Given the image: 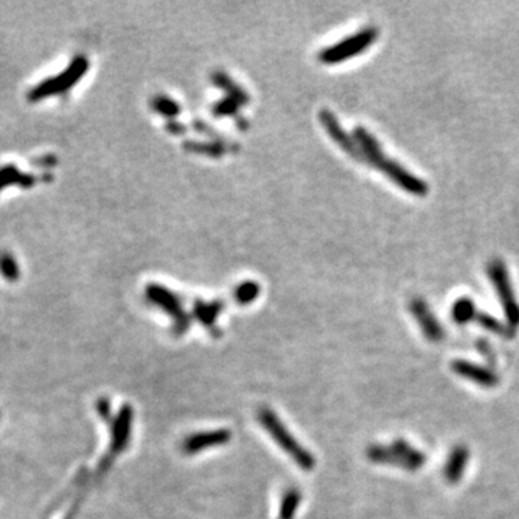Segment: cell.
<instances>
[{
    "label": "cell",
    "instance_id": "1",
    "mask_svg": "<svg viewBox=\"0 0 519 519\" xmlns=\"http://www.w3.org/2000/svg\"><path fill=\"white\" fill-rule=\"evenodd\" d=\"M354 139L365 161L381 170L388 179H391L402 191L417 196H424L426 194H428V185L423 179L414 176L411 172L401 166L398 162L387 157L378 140L367 128H364L362 126L356 127L354 130Z\"/></svg>",
    "mask_w": 519,
    "mask_h": 519
},
{
    "label": "cell",
    "instance_id": "2",
    "mask_svg": "<svg viewBox=\"0 0 519 519\" xmlns=\"http://www.w3.org/2000/svg\"><path fill=\"white\" fill-rule=\"evenodd\" d=\"M257 418L260 424L268 432L270 437L277 443L280 449L293 459L295 463L301 468L303 470H312L316 465L314 456L308 452L306 447H303L296 437L287 430L284 423L276 415V413L271 411L267 407L260 408Z\"/></svg>",
    "mask_w": 519,
    "mask_h": 519
},
{
    "label": "cell",
    "instance_id": "3",
    "mask_svg": "<svg viewBox=\"0 0 519 519\" xmlns=\"http://www.w3.org/2000/svg\"><path fill=\"white\" fill-rule=\"evenodd\" d=\"M367 457L375 465L394 466L408 472H415L426 465V454L402 439L389 444L369 446Z\"/></svg>",
    "mask_w": 519,
    "mask_h": 519
},
{
    "label": "cell",
    "instance_id": "4",
    "mask_svg": "<svg viewBox=\"0 0 519 519\" xmlns=\"http://www.w3.org/2000/svg\"><path fill=\"white\" fill-rule=\"evenodd\" d=\"M89 67H90V62L89 60H86V56L77 55L60 76H55L52 78L42 81L41 84L35 86V89H32L31 93L27 94L29 101L35 103V101L43 100L47 97L64 94L65 91L72 89V86L78 82V80H81L85 76V72L89 71Z\"/></svg>",
    "mask_w": 519,
    "mask_h": 519
},
{
    "label": "cell",
    "instance_id": "5",
    "mask_svg": "<svg viewBox=\"0 0 519 519\" xmlns=\"http://www.w3.org/2000/svg\"><path fill=\"white\" fill-rule=\"evenodd\" d=\"M378 39V29L369 26L360 29L359 32L345 38L343 41L325 48L319 54V61L326 65H335L351 60L352 56L362 54Z\"/></svg>",
    "mask_w": 519,
    "mask_h": 519
},
{
    "label": "cell",
    "instance_id": "6",
    "mask_svg": "<svg viewBox=\"0 0 519 519\" xmlns=\"http://www.w3.org/2000/svg\"><path fill=\"white\" fill-rule=\"evenodd\" d=\"M146 297L152 305L162 309L175 322L173 323V332L176 335H182L189 329L191 316L185 312L182 300L176 293H173L165 286L152 283L146 287Z\"/></svg>",
    "mask_w": 519,
    "mask_h": 519
},
{
    "label": "cell",
    "instance_id": "7",
    "mask_svg": "<svg viewBox=\"0 0 519 519\" xmlns=\"http://www.w3.org/2000/svg\"><path fill=\"white\" fill-rule=\"evenodd\" d=\"M487 276L495 287L500 306L505 312V316H507L508 326H519V303L516 301L507 266L500 260H494L487 266Z\"/></svg>",
    "mask_w": 519,
    "mask_h": 519
},
{
    "label": "cell",
    "instance_id": "8",
    "mask_svg": "<svg viewBox=\"0 0 519 519\" xmlns=\"http://www.w3.org/2000/svg\"><path fill=\"white\" fill-rule=\"evenodd\" d=\"M319 120L330 139L334 140L336 144H339V148L348 153L351 157L356 159V161H364V156L360 153V149L358 148V144L354 139V136H349L345 132L343 127L341 126L339 120L336 119V115L329 111V110H322L319 113Z\"/></svg>",
    "mask_w": 519,
    "mask_h": 519
},
{
    "label": "cell",
    "instance_id": "9",
    "mask_svg": "<svg viewBox=\"0 0 519 519\" xmlns=\"http://www.w3.org/2000/svg\"><path fill=\"white\" fill-rule=\"evenodd\" d=\"M231 431L227 428H216L208 431H199L187 436L182 443V452L185 454H198L212 447L224 446L231 440Z\"/></svg>",
    "mask_w": 519,
    "mask_h": 519
},
{
    "label": "cell",
    "instance_id": "10",
    "mask_svg": "<svg viewBox=\"0 0 519 519\" xmlns=\"http://www.w3.org/2000/svg\"><path fill=\"white\" fill-rule=\"evenodd\" d=\"M410 312L418 326H420L426 339L430 342H440L444 339V329L440 321L423 299H413L410 303Z\"/></svg>",
    "mask_w": 519,
    "mask_h": 519
},
{
    "label": "cell",
    "instance_id": "11",
    "mask_svg": "<svg viewBox=\"0 0 519 519\" xmlns=\"http://www.w3.org/2000/svg\"><path fill=\"white\" fill-rule=\"evenodd\" d=\"M452 371L456 375H459L460 378H465L483 388L496 387L499 381V377L494 371H490L486 367L469 362V360H463V359L454 360V362L452 364Z\"/></svg>",
    "mask_w": 519,
    "mask_h": 519
},
{
    "label": "cell",
    "instance_id": "12",
    "mask_svg": "<svg viewBox=\"0 0 519 519\" xmlns=\"http://www.w3.org/2000/svg\"><path fill=\"white\" fill-rule=\"evenodd\" d=\"M133 427V408L130 406H124L120 413L115 417L111 428V452L119 454L122 453L128 441L130 435H132Z\"/></svg>",
    "mask_w": 519,
    "mask_h": 519
},
{
    "label": "cell",
    "instance_id": "13",
    "mask_svg": "<svg viewBox=\"0 0 519 519\" xmlns=\"http://www.w3.org/2000/svg\"><path fill=\"white\" fill-rule=\"evenodd\" d=\"M469 449L466 446H456L452 449V452L447 456L446 465H444V479L456 485L461 479H463L465 470L469 463Z\"/></svg>",
    "mask_w": 519,
    "mask_h": 519
},
{
    "label": "cell",
    "instance_id": "14",
    "mask_svg": "<svg viewBox=\"0 0 519 519\" xmlns=\"http://www.w3.org/2000/svg\"><path fill=\"white\" fill-rule=\"evenodd\" d=\"M212 82L216 86H218V89L224 90L227 93V97L235 100L241 107L245 106V104H249L250 97H249L247 91H245L244 89H241V86L235 81L231 80L225 74V72H222V71L214 72V74H212Z\"/></svg>",
    "mask_w": 519,
    "mask_h": 519
},
{
    "label": "cell",
    "instance_id": "15",
    "mask_svg": "<svg viewBox=\"0 0 519 519\" xmlns=\"http://www.w3.org/2000/svg\"><path fill=\"white\" fill-rule=\"evenodd\" d=\"M222 309H224V303L220 300H214L209 303L196 300L194 306V314L205 327L212 329L215 326L216 319H218V316L221 314Z\"/></svg>",
    "mask_w": 519,
    "mask_h": 519
},
{
    "label": "cell",
    "instance_id": "16",
    "mask_svg": "<svg viewBox=\"0 0 519 519\" xmlns=\"http://www.w3.org/2000/svg\"><path fill=\"white\" fill-rule=\"evenodd\" d=\"M13 183H18L22 187H31L35 183V178L32 175H27V173H22L13 165L3 166L0 169V191Z\"/></svg>",
    "mask_w": 519,
    "mask_h": 519
},
{
    "label": "cell",
    "instance_id": "17",
    "mask_svg": "<svg viewBox=\"0 0 519 519\" xmlns=\"http://www.w3.org/2000/svg\"><path fill=\"white\" fill-rule=\"evenodd\" d=\"M183 149L191 153L204 154L209 157H221L227 153V146L222 141H185Z\"/></svg>",
    "mask_w": 519,
    "mask_h": 519
},
{
    "label": "cell",
    "instance_id": "18",
    "mask_svg": "<svg viewBox=\"0 0 519 519\" xmlns=\"http://www.w3.org/2000/svg\"><path fill=\"white\" fill-rule=\"evenodd\" d=\"M476 313H478V309H476V305L469 297L457 299V301L452 308V316L454 322L459 325H466V323L474 322Z\"/></svg>",
    "mask_w": 519,
    "mask_h": 519
},
{
    "label": "cell",
    "instance_id": "19",
    "mask_svg": "<svg viewBox=\"0 0 519 519\" xmlns=\"http://www.w3.org/2000/svg\"><path fill=\"white\" fill-rule=\"evenodd\" d=\"M474 322L478 323L481 327H483L487 332H490V334H495V335L505 336V338H508L512 334L511 327L508 325H505V323L499 322L498 319H495L494 316H490V314L483 313V312H479V310H478V313H476Z\"/></svg>",
    "mask_w": 519,
    "mask_h": 519
},
{
    "label": "cell",
    "instance_id": "20",
    "mask_svg": "<svg viewBox=\"0 0 519 519\" xmlns=\"http://www.w3.org/2000/svg\"><path fill=\"white\" fill-rule=\"evenodd\" d=\"M301 502V494L296 487H290L286 490L280 503L279 519H293L295 514L297 512L299 505Z\"/></svg>",
    "mask_w": 519,
    "mask_h": 519
},
{
    "label": "cell",
    "instance_id": "21",
    "mask_svg": "<svg viewBox=\"0 0 519 519\" xmlns=\"http://www.w3.org/2000/svg\"><path fill=\"white\" fill-rule=\"evenodd\" d=\"M152 108L159 113L165 115V117H169V119H175L176 115H179L181 113V106L176 103L175 100H172L170 97H166V95H154L152 103H150Z\"/></svg>",
    "mask_w": 519,
    "mask_h": 519
},
{
    "label": "cell",
    "instance_id": "22",
    "mask_svg": "<svg viewBox=\"0 0 519 519\" xmlns=\"http://www.w3.org/2000/svg\"><path fill=\"white\" fill-rule=\"evenodd\" d=\"M260 295V286L255 281H244L240 286H237L234 297L238 305H250Z\"/></svg>",
    "mask_w": 519,
    "mask_h": 519
},
{
    "label": "cell",
    "instance_id": "23",
    "mask_svg": "<svg viewBox=\"0 0 519 519\" xmlns=\"http://www.w3.org/2000/svg\"><path fill=\"white\" fill-rule=\"evenodd\" d=\"M0 274H2L8 281H16L21 276L16 260H14V257L9 251L0 253Z\"/></svg>",
    "mask_w": 519,
    "mask_h": 519
},
{
    "label": "cell",
    "instance_id": "24",
    "mask_svg": "<svg viewBox=\"0 0 519 519\" xmlns=\"http://www.w3.org/2000/svg\"><path fill=\"white\" fill-rule=\"evenodd\" d=\"M240 107L241 106L237 103L235 100L225 97L224 100H221V101H218V103L214 104L212 111H214L216 117H227V115H237Z\"/></svg>",
    "mask_w": 519,
    "mask_h": 519
},
{
    "label": "cell",
    "instance_id": "25",
    "mask_svg": "<svg viewBox=\"0 0 519 519\" xmlns=\"http://www.w3.org/2000/svg\"><path fill=\"white\" fill-rule=\"evenodd\" d=\"M166 128H168V132L172 133V135H183L186 132V127L182 123L175 122V120L168 122Z\"/></svg>",
    "mask_w": 519,
    "mask_h": 519
},
{
    "label": "cell",
    "instance_id": "26",
    "mask_svg": "<svg viewBox=\"0 0 519 519\" xmlns=\"http://www.w3.org/2000/svg\"><path fill=\"white\" fill-rule=\"evenodd\" d=\"M97 410L100 413V415L103 418H107L110 417V402L107 398H101L98 402H97Z\"/></svg>",
    "mask_w": 519,
    "mask_h": 519
}]
</instances>
